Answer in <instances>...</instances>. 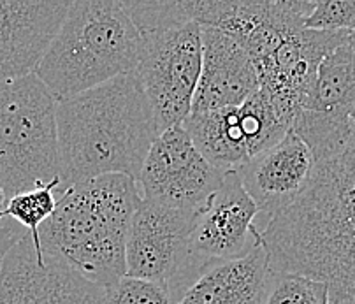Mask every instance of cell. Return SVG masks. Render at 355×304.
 <instances>
[{
	"label": "cell",
	"mask_w": 355,
	"mask_h": 304,
	"mask_svg": "<svg viewBox=\"0 0 355 304\" xmlns=\"http://www.w3.org/2000/svg\"><path fill=\"white\" fill-rule=\"evenodd\" d=\"M183 127L209 164L231 173L280 143L292 130V121L259 88L236 108L190 113Z\"/></svg>",
	"instance_id": "8"
},
{
	"label": "cell",
	"mask_w": 355,
	"mask_h": 304,
	"mask_svg": "<svg viewBox=\"0 0 355 304\" xmlns=\"http://www.w3.org/2000/svg\"><path fill=\"white\" fill-rule=\"evenodd\" d=\"M62 185L123 174L139 180L150 148L160 135L155 117L134 74L57 102Z\"/></svg>",
	"instance_id": "2"
},
{
	"label": "cell",
	"mask_w": 355,
	"mask_h": 304,
	"mask_svg": "<svg viewBox=\"0 0 355 304\" xmlns=\"http://www.w3.org/2000/svg\"><path fill=\"white\" fill-rule=\"evenodd\" d=\"M55 190H58V187L48 185V187L23 192V194L11 197L4 210L0 211V223L4 220H12L31 234L39 260H44V253H42L41 243H39V229L57 208Z\"/></svg>",
	"instance_id": "17"
},
{
	"label": "cell",
	"mask_w": 355,
	"mask_h": 304,
	"mask_svg": "<svg viewBox=\"0 0 355 304\" xmlns=\"http://www.w3.org/2000/svg\"><path fill=\"white\" fill-rule=\"evenodd\" d=\"M143 39L134 76L143 88L159 132L183 125L192 113L202 69L200 25L182 2H127Z\"/></svg>",
	"instance_id": "5"
},
{
	"label": "cell",
	"mask_w": 355,
	"mask_h": 304,
	"mask_svg": "<svg viewBox=\"0 0 355 304\" xmlns=\"http://www.w3.org/2000/svg\"><path fill=\"white\" fill-rule=\"evenodd\" d=\"M294 132L315 169L301 196L261 233L269 269L325 283L331 304H355V124L306 115Z\"/></svg>",
	"instance_id": "1"
},
{
	"label": "cell",
	"mask_w": 355,
	"mask_h": 304,
	"mask_svg": "<svg viewBox=\"0 0 355 304\" xmlns=\"http://www.w3.org/2000/svg\"><path fill=\"white\" fill-rule=\"evenodd\" d=\"M141 48V32L127 2H71L35 74L57 102L65 101L114 78L134 74Z\"/></svg>",
	"instance_id": "4"
},
{
	"label": "cell",
	"mask_w": 355,
	"mask_h": 304,
	"mask_svg": "<svg viewBox=\"0 0 355 304\" xmlns=\"http://www.w3.org/2000/svg\"><path fill=\"white\" fill-rule=\"evenodd\" d=\"M60 174L57 99L37 74L0 81V187L8 201L48 185L60 188Z\"/></svg>",
	"instance_id": "6"
},
{
	"label": "cell",
	"mask_w": 355,
	"mask_h": 304,
	"mask_svg": "<svg viewBox=\"0 0 355 304\" xmlns=\"http://www.w3.org/2000/svg\"><path fill=\"white\" fill-rule=\"evenodd\" d=\"M106 304H178V301L160 283L123 276L106 290Z\"/></svg>",
	"instance_id": "19"
},
{
	"label": "cell",
	"mask_w": 355,
	"mask_h": 304,
	"mask_svg": "<svg viewBox=\"0 0 355 304\" xmlns=\"http://www.w3.org/2000/svg\"><path fill=\"white\" fill-rule=\"evenodd\" d=\"M27 230L19 227L18 223H6V220L0 223V266L4 262L8 252L16 243L27 236Z\"/></svg>",
	"instance_id": "21"
},
{
	"label": "cell",
	"mask_w": 355,
	"mask_h": 304,
	"mask_svg": "<svg viewBox=\"0 0 355 304\" xmlns=\"http://www.w3.org/2000/svg\"><path fill=\"white\" fill-rule=\"evenodd\" d=\"M348 42H350L352 49H354V51H355V26L350 31V35H348Z\"/></svg>",
	"instance_id": "23"
},
{
	"label": "cell",
	"mask_w": 355,
	"mask_h": 304,
	"mask_svg": "<svg viewBox=\"0 0 355 304\" xmlns=\"http://www.w3.org/2000/svg\"><path fill=\"white\" fill-rule=\"evenodd\" d=\"M0 304H106V290L58 257L39 260L27 234L0 266Z\"/></svg>",
	"instance_id": "10"
},
{
	"label": "cell",
	"mask_w": 355,
	"mask_h": 304,
	"mask_svg": "<svg viewBox=\"0 0 355 304\" xmlns=\"http://www.w3.org/2000/svg\"><path fill=\"white\" fill-rule=\"evenodd\" d=\"M269 274V253L259 241L239 259L215 262L178 304H259Z\"/></svg>",
	"instance_id": "15"
},
{
	"label": "cell",
	"mask_w": 355,
	"mask_h": 304,
	"mask_svg": "<svg viewBox=\"0 0 355 304\" xmlns=\"http://www.w3.org/2000/svg\"><path fill=\"white\" fill-rule=\"evenodd\" d=\"M6 204H8V197H6V192L2 190V187H0V211L4 210Z\"/></svg>",
	"instance_id": "22"
},
{
	"label": "cell",
	"mask_w": 355,
	"mask_h": 304,
	"mask_svg": "<svg viewBox=\"0 0 355 304\" xmlns=\"http://www.w3.org/2000/svg\"><path fill=\"white\" fill-rule=\"evenodd\" d=\"M71 2L0 0V81L35 74Z\"/></svg>",
	"instance_id": "13"
},
{
	"label": "cell",
	"mask_w": 355,
	"mask_h": 304,
	"mask_svg": "<svg viewBox=\"0 0 355 304\" xmlns=\"http://www.w3.org/2000/svg\"><path fill=\"white\" fill-rule=\"evenodd\" d=\"M352 120H354V124H355V113H354V115H352Z\"/></svg>",
	"instance_id": "24"
},
{
	"label": "cell",
	"mask_w": 355,
	"mask_h": 304,
	"mask_svg": "<svg viewBox=\"0 0 355 304\" xmlns=\"http://www.w3.org/2000/svg\"><path fill=\"white\" fill-rule=\"evenodd\" d=\"M137 181L107 174L65 188L53 214L39 229L42 253H49L103 287L125 276V250L139 208Z\"/></svg>",
	"instance_id": "3"
},
{
	"label": "cell",
	"mask_w": 355,
	"mask_h": 304,
	"mask_svg": "<svg viewBox=\"0 0 355 304\" xmlns=\"http://www.w3.org/2000/svg\"><path fill=\"white\" fill-rule=\"evenodd\" d=\"M257 220L259 208L243 187L238 171L225 173L197 220L192 253L208 266L246 255L261 241Z\"/></svg>",
	"instance_id": "11"
},
{
	"label": "cell",
	"mask_w": 355,
	"mask_h": 304,
	"mask_svg": "<svg viewBox=\"0 0 355 304\" xmlns=\"http://www.w3.org/2000/svg\"><path fill=\"white\" fill-rule=\"evenodd\" d=\"M301 111L334 117L355 113V51L350 42L338 46L322 60L310 97Z\"/></svg>",
	"instance_id": "16"
},
{
	"label": "cell",
	"mask_w": 355,
	"mask_h": 304,
	"mask_svg": "<svg viewBox=\"0 0 355 304\" xmlns=\"http://www.w3.org/2000/svg\"><path fill=\"white\" fill-rule=\"evenodd\" d=\"M315 158L295 132L238 169L243 187L259 208V230L291 206L310 183Z\"/></svg>",
	"instance_id": "12"
},
{
	"label": "cell",
	"mask_w": 355,
	"mask_h": 304,
	"mask_svg": "<svg viewBox=\"0 0 355 304\" xmlns=\"http://www.w3.org/2000/svg\"><path fill=\"white\" fill-rule=\"evenodd\" d=\"M259 304H331L325 283L295 273L269 269Z\"/></svg>",
	"instance_id": "18"
},
{
	"label": "cell",
	"mask_w": 355,
	"mask_h": 304,
	"mask_svg": "<svg viewBox=\"0 0 355 304\" xmlns=\"http://www.w3.org/2000/svg\"><path fill=\"white\" fill-rule=\"evenodd\" d=\"M202 69L192 113L241 105L259 90L255 65L245 49L216 28L200 26Z\"/></svg>",
	"instance_id": "14"
},
{
	"label": "cell",
	"mask_w": 355,
	"mask_h": 304,
	"mask_svg": "<svg viewBox=\"0 0 355 304\" xmlns=\"http://www.w3.org/2000/svg\"><path fill=\"white\" fill-rule=\"evenodd\" d=\"M200 213L141 201L127 239L125 276L160 283L174 299H182L209 267L192 253V234Z\"/></svg>",
	"instance_id": "7"
},
{
	"label": "cell",
	"mask_w": 355,
	"mask_h": 304,
	"mask_svg": "<svg viewBox=\"0 0 355 304\" xmlns=\"http://www.w3.org/2000/svg\"><path fill=\"white\" fill-rule=\"evenodd\" d=\"M355 26V0H320L315 8L304 28L320 32H350Z\"/></svg>",
	"instance_id": "20"
},
{
	"label": "cell",
	"mask_w": 355,
	"mask_h": 304,
	"mask_svg": "<svg viewBox=\"0 0 355 304\" xmlns=\"http://www.w3.org/2000/svg\"><path fill=\"white\" fill-rule=\"evenodd\" d=\"M220 169L209 164L183 125L167 128L150 148L137 187L148 203L187 211H202L222 185Z\"/></svg>",
	"instance_id": "9"
}]
</instances>
